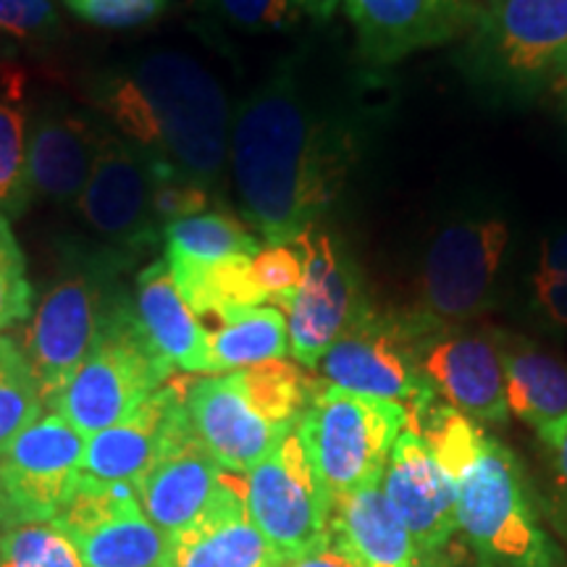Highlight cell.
Returning a JSON list of instances; mask_svg holds the SVG:
<instances>
[{"label": "cell", "mask_w": 567, "mask_h": 567, "mask_svg": "<svg viewBox=\"0 0 567 567\" xmlns=\"http://www.w3.org/2000/svg\"><path fill=\"white\" fill-rule=\"evenodd\" d=\"M350 140L318 118L292 74L260 84L231 124L229 161L247 224L289 245L318 224L342 189Z\"/></svg>", "instance_id": "obj_1"}, {"label": "cell", "mask_w": 567, "mask_h": 567, "mask_svg": "<svg viewBox=\"0 0 567 567\" xmlns=\"http://www.w3.org/2000/svg\"><path fill=\"white\" fill-rule=\"evenodd\" d=\"M408 429L425 439L452 478L460 534L481 565L557 567L526 473L509 446L439 396L410 410Z\"/></svg>", "instance_id": "obj_2"}, {"label": "cell", "mask_w": 567, "mask_h": 567, "mask_svg": "<svg viewBox=\"0 0 567 567\" xmlns=\"http://www.w3.org/2000/svg\"><path fill=\"white\" fill-rule=\"evenodd\" d=\"M132 266L134 260L92 239H63L59 245V264L19 344L38 379L45 410L53 408L87 358L113 310L132 297L124 287Z\"/></svg>", "instance_id": "obj_3"}, {"label": "cell", "mask_w": 567, "mask_h": 567, "mask_svg": "<svg viewBox=\"0 0 567 567\" xmlns=\"http://www.w3.org/2000/svg\"><path fill=\"white\" fill-rule=\"evenodd\" d=\"M316 379L292 360H268L245 371L197 379L187 386V413L210 457L247 476L300 423Z\"/></svg>", "instance_id": "obj_4"}, {"label": "cell", "mask_w": 567, "mask_h": 567, "mask_svg": "<svg viewBox=\"0 0 567 567\" xmlns=\"http://www.w3.org/2000/svg\"><path fill=\"white\" fill-rule=\"evenodd\" d=\"M124 71L145 103V153L203 187H216L229 158L231 118L213 71L184 51H153Z\"/></svg>", "instance_id": "obj_5"}, {"label": "cell", "mask_w": 567, "mask_h": 567, "mask_svg": "<svg viewBox=\"0 0 567 567\" xmlns=\"http://www.w3.org/2000/svg\"><path fill=\"white\" fill-rule=\"evenodd\" d=\"M405 429V405L344 392L323 379H316L297 423L305 452L331 499L381 484L392 446Z\"/></svg>", "instance_id": "obj_6"}, {"label": "cell", "mask_w": 567, "mask_h": 567, "mask_svg": "<svg viewBox=\"0 0 567 567\" xmlns=\"http://www.w3.org/2000/svg\"><path fill=\"white\" fill-rule=\"evenodd\" d=\"M174 368L153 350L134 316L132 297L113 310L95 344L48 413L61 415L82 436H95L130 417L168 384Z\"/></svg>", "instance_id": "obj_7"}, {"label": "cell", "mask_w": 567, "mask_h": 567, "mask_svg": "<svg viewBox=\"0 0 567 567\" xmlns=\"http://www.w3.org/2000/svg\"><path fill=\"white\" fill-rule=\"evenodd\" d=\"M421 318L415 310L384 313L373 305L318 363L326 384L344 392L400 402L410 410L436 400L417 360Z\"/></svg>", "instance_id": "obj_8"}, {"label": "cell", "mask_w": 567, "mask_h": 567, "mask_svg": "<svg viewBox=\"0 0 567 567\" xmlns=\"http://www.w3.org/2000/svg\"><path fill=\"white\" fill-rule=\"evenodd\" d=\"M245 505L255 528L287 565L331 544V494L318 478L297 429L245 476Z\"/></svg>", "instance_id": "obj_9"}, {"label": "cell", "mask_w": 567, "mask_h": 567, "mask_svg": "<svg viewBox=\"0 0 567 567\" xmlns=\"http://www.w3.org/2000/svg\"><path fill=\"white\" fill-rule=\"evenodd\" d=\"M507 245L509 226L502 218H467L444 226L425 250L413 310L444 326L478 318L494 300Z\"/></svg>", "instance_id": "obj_10"}, {"label": "cell", "mask_w": 567, "mask_h": 567, "mask_svg": "<svg viewBox=\"0 0 567 567\" xmlns=\"http://www.w3.org/2000/svg\"><path fill=\"white\" fill-rule=\"evenodd\" d=\"M302 255V284L287 308L289 352L318 368L329 347L371 308L360 271L334 234L310 226L292 243Z\"/></svg>", "instance_id": "obj_11"}, {"label": "cell", "mask_w": 567, "mask_h": 567, "mask_svg": "<svg viewBox=\"0 0 567 567\" xmlns=\"http://www.w3.org/2000/svg\"><path fill=\"white\" fill-rule=\"evenodd\" d=\"M87 436L45 413L0 455V526L53 523L82 478Z\"/></svg>", "instance_id": "obj_12"}, {"label": "cell", "mask_w": 567, "mask_h": 567, "mask_svg": "<svg viewBox=\"0 0 567 567\" xmlns=\"http://www.w3.org/2000/svg\"><path fill=\"white\" fill-rule=\"evenodd\" d=\"M417 318V360L439 400L481 425H505L509 408L502 331L444 326L421 313Z\"/></svg>", "instance_id": "obj_13"}, {"label": "cell", "mask_w": 567, "mask_h": 567, "mask_svg": "<svg viewBox=\"0 0 567 567\" xmlns=\"http://www.w3.org/2000/svg\"><path fill=\"white\" fill-rule=\"evenodd\" d=\"M92 243L137 260L161 243L151 208V155L109 132L87 187L74 203Z\"/></svg>", "instance_id": "obj_14"}, {"label": "cell", "mask_w": 567, "mask_h": 567, "mask_svg": "<svg viewBox=\"0 0 567 567\" xmlns=\"http://www.w3.org/2000/svg\"><path fill=\"white\" fill-rule=\"evenodd\" d=\"M473 55L486 74L534 84L567 66V0H484Z\"/></svg>", "instance_id": "obj_15"}, {"label": "cell", "mask_w": 567, "mask_h": 567, "mask_svg": "<svg viewBox=\"0 0 567 567\" xmlns=\"http://www.w3.org/2000/svg\"><path fill=\"white\" fill-rule=\"evenodd\" d=\"M53 523L80 549L84 567H163L166 536L153 526L130 484L82 476Z\"/></svg>", "instance_id": "obj_16"}, {"label": "cell", "mask_w": 567, "mask_h": 567, "mask_svg": "<svg viewBox=\"0 0 567 567\" xmlns=\"http://www.w3.org/2000/svg\"><path fill=\"white\" fill-rule=\"evenodd\" d=\"M105 122L51 97L30 116L27 182L32 197L69 208L80 200L105 142Z\"/></svg>", "instance_id": "obj_17"}, {"label": "cell", "mask_w": 567, "mask_h": 567, "mask_svg": "<svg viewBox=\"0 0 567 567\" xmlns=\"http://www.w3.org/2000/svg\"><path fill=\"white\" fill-rule=\"evenodd\" d=\"M344 11L360 55L389 66L473 30L481 0H344Z\"/></svg>", "instance_id": "obj_18"}, {"label": "cell", "mask_w": 567, "mask_h": 567, "mask_svg": "<svg viewBox=\"0 0 567 567\" xmlns=\"http://www.w3.org/2000/svg\"><path fill=\"white\" fill-rule=\"evenodd\" d=\"M381 488L413 536L417 559L434 557L460 534L455 486L421 434L405 429L386 460Z\"/></svg>", "instance_id": "obj_19"}, {"label": "cell", "mask_w": 567, "mask_h": 567, "mask_svg": "<svg viewBox=\"0 0 567 567\" xmlns=\"http://www.w3.org/2000/svg\"><path fill=\"white\" fill-rule=\"evenodd\" d=\"M187 386L184 381H168L122 423L90 436L82 476L101 484L137 486L166 446L193 425L187 413Z\"/></svg>", "instance_id": "obj_20"}, {"label": "cell", "mask_w": 567, "mask_h": 567, "mask_svg": "<svg viewBox=\"0 0 567 567\" xmlns=\"http://www.w3.org/2000/svg\"><path fill=\"white\" fill-rule=\"evenodd\" d=\"M245 505V478L224 473L203 513L166 536L163 567H284Z\"/></svg>", "instance_id": "obj_21"}, {"label": "cell", "mask_w": 567, "mask_h": 567, "mask_svg": "<svg viewBox=\"0 0 567 567\" xmlns=\"http://www.w3.org/2000/svg\"><path fill=\"white\" fill-rule=\"evenodd\" d=\"M224 473L189 425L155 460L134 492L153 526L168 536L203 513L221 486Z\"/></svg>", "instance_id": "obj_22"}, {"label": "cell", "mask_w": 567, "mask_h": 567, "mask_svg": "<svg viewBox=\"0 0 567 567\" xmlns=\"http://www.w3.org/2000/svg\"><path fill=\"white\" fill-rule=\"evenodd\" d=\"M134 316L153 350L184 373H208V337L176 289L166 260H153L134 279Z\"/></svg>", "instance_id": "obj_23"}, {"label": "cell", "mask_w": 567, "mask_h": 567, "mask_svg": "<svg viewBox=\"0 0 567 567\" xmlns=\"http://www.w3.org/2000/svg\"><path fill=\"white\" fill-rule=\"evenodd\" d=\"M509 415L557 450L567 431V363L526 339L502 334Z\"/></svg>", "instance_id": "obj_24"}, {"label": "cell", "mask_w": 567, "mask_h": 567, "mask_svg": "<svg viewBox=\"0 0 567 567\" xmlns=\"http://www.w3.org/2000/svg\"><path fill=\"white\" fill-rule=\"evenodd\" d=\"M331 547L358 567H417L413 536L389 507L381 484L334 496Z\"/></svg>", "instance_id": "obj_25"}, {"label": "cell", "mask_w": 567, "mask_h": 567, "mask_svg": "<svg viewBox=\"0 0 567 567\" xmlns=\"http://www.w3.org/2000/svg\"><path fill=\"white\" fill-rule=\"evenodd\" d=\"M208 373H234L289 354L287 313L274 305L239 308L203 323Z\"/></svg>", "instance_id": "obj_26"}, {"label": "cell", "mask_w": 567, "mask_h": 567, "mask_svg": "<svg viewBox=\"0 0 567 567\" xmlns=\"http://www.w3.org/2000/svg\"><path fill=\"white\" fill-rule=\"evenodd\" d=\"M166 245L168 271H195L234 258V255H250L255 258L264 245L239 218L224 210H208L200 216L182 218L163 231Z\"/></svg>", "instance_id": "obj_27"}, {"label": "cell", "mask_w": 567, "mask_h": 567, "mask_svg": "<svg viewBox=\"0 0 567 567\" xmlns=\"http://www.w3.org/2000/svg\"><path fill=\"white\" fill-rule=\"evenodd\" d=\"M24 71L17 63L0 61V213L21 216L32 203L27 182V142H30V109L24 95Z\"/></svg>", "instance_id": "obj_28"}, {"label": "cell", "mask_w": 567, "mask_h": 567, "mask_svg": "<svg viewBox=\"0 0 567 567\" xmlns=\"http://www.w3.org/2000/svg\"><path fill=\"white\" fill-rule=\"evenodd\" d=\"M42 396L30 360L11 337L0 334V455L42 415Z\"/></svg>", "instance_id": "obj_29"}, {"label": "cell", "mask_w": 567, "mask_h": 567, "mask_svg": "<svg viewBox=\"0 0 567 567\" xmlns=\"http://www.w3.org/2000/svg\"><path fill=\"white\" fill-rule=\"evenodd\" d=\"M0 567H84V563L55 523H27L3 530Z\"/></svg>", "instance_id": "obj_30"}, {"label": "cell", "mask_w": 567, "mask_h": 567, "mask_svg": "<svg viewBox=\"0 0 567 567\" xmlns=\"http://www.w3.org/2000/svg\"><path fill=\"white\" fill-rule=\"evenodd\" d=\"M210 189L193 179H187L182 172H176L172 163L153 158L151 155V208L153 221L158 226L161 239L168 226L182 221V218L200 216L208 213Z\"/></svg>", "instance_id": "obj_31"}, {"label": "cell", "mask_w": 567, "mask_h": 567, "mask_svg": "<svg viewBox=\"0 0 567 567\" xmlns=\"http://www.w3.org/2000/svg\"><path fill=\"white\" fill-rule=\"evenodd\" d=\"M34 310L27 258L6 213H0V331L24 323Z\"/></svg>", "instance_id": "obj_32"}, {"label": "cell", "mask_w": 567, "mask_h": 567, "mask_svg": "<svg viewBox=\"0 0 567 567\" xmlns=\"http://www.w3.org/2000/svg\"><path fill=\"white\" fill-rule=\"evenodd\" d=\"M61 30L55 0H0V40L11 45H48Z\"/></svg>", "instance_id": "obj_33"}, {"label": "cell", "mask_w": 567, "mask_h": 567, "mask_svg": "<svg viewBox=\"0 0 567 567\" xmlns=\"http://www.w3.org/2000/svg\"><path fill=\"white\" fill-rule=\"evenodd\" d=\"M252 276L266 305L287 310L302 284V255L292 243L268 245L252 258Z\"/></svg>", "instance_id": "obj_34"}, {"label": "cell", "mask_w": 567, "mask_h": 567, "mask_svg": "<svg viewBox=\"0 0 567 567\" xmlns=\"http://www.w3.org/2000/svg\"><path fill=\"white\" fill-rule=\"evenodd\" d=\"M76 19L103 30H134L153 24L166 13L172 0H61Z\"/></svg>", "instance_id": "obj_35"}, {"label": "cell", "mask_w": 567, "mask_h": 567, "mask_svg": "<svg viewBox=\"0 0 567 567\" xmlns=\"http://www.w3.org/2000/svg\"><path fill=\"white\" fill-rule=\"evenodd\" d=\"M213 9L245 32H284L300 21L295 0H210Z\"/></svg>", "instance_id": "obj_36"}, {"label": "cell", "mask_w": 567, "mask_h": 567, "mask_svg": "<svg viewBox=\"0 0 567 567\" xmlns=\"http://www.w3.org/2000/svg\"><path fill=\"white\" fill-rule=\"evenodd\" d=\"M534 300L551 326L567 331V276H530Z\"/></svg>", "instance_id": "obj_37"}, {"label": "cell", "mask_w": 567, "mask_h": 567, "mask_svg": "<svg viewBox=\"0 0 567 567\" xmlns=\"http://www.w3.org/2000/svg\"><path fill=\"white\" fill-rule=\"evenodd\" d=\"M551 465H555V526L567 542V431L557 450H551Z\"/></svg>", "instance_id": "obj_38"}, {"label": "cell", "mask_w": 567, "mask_h": 567, "mask_svg": "<svg viewBox=\"0 0 567 567\" xmlns=\"http://www.w3.org/2000/svg\"><path fill=\"white\" fill-rule=\"evenodd\" d=\"M534 276H567V231L542 245Z\"/></svg>", "instance_id": "obj_39"}, {"label": "cell", "mask_w": 567, "mask_h": 567, "mask_svg": "<svg viewBox=\"0 0 567 567\" xmlns=\"http://www.w3.org/2000/svg\"><path fill=\"white\" fill-rule=\"evenodd\" d=\"M417 567H481V565L467 544L452 542L450 547L439 551V555L417 559Z\"/></svg>", "instance_id": "obj_40"}, {"label": "cell", "mask_w": 567, "mask_h": 567, "mask_svg": "<svg viewBox=\"0 0 567 567\" xmlns=\"http://www.w3.org/2000/svg\"><path fill=\"white\" fill-rule=\"evenodd\" d=\"M292 567H358V565H354L350 557H344L342 551H339L337 547H331V544H329V547H326V549L300 559V563H295Z\"/></svg>", "instance_id": "obj_41"}, {"label": "cell", "mask_w": 567, "mask_h": 567, "mask_svg": "<svg viewBox=\"0 0 567 567\" xmlns=\"http://www.w3.org/2000/svg\"><path fill=\"white\" fill-rule=\"evenodd\" d=\"M295 3L300 6V11L310 13V17L316 19H329L339 6L337 0H295Z\"/></svg>", "instance_id": "obj_42"}, {"label": "cell", "mask_w": 567, "mask_h": 567, "mask_svg": "<svg viewBox=\"0 0 567 567\" xmlns=\"http://www.w3.org/2000/svg\"><path fill=\"white\" fill-rule=\"evenodd\" d=\"M13 51H17V48L11 45V42H6V40H0V61H9L11 55H13Z\"/></svg>", "instance_id": "obj_43"}, {"label": "cell", "mask_w": 567, "mask_h": 567, "mask_svg": "<svg viewBox=\"0 0 567 567\" xmlns=\"http://www.w3.org/2000/svg\"><path fill=\"white\" fill-rule=\"evenodd\" d=\"M563 76H565V84H567V66H565V71H563Z\"/></svg>", "instance_id": "obj_44"}, {"label": "cell", "mask_w": 567, "mask_h": 567, "mask_svg": "<svg viewBox=\"0 0 567 567\" xmlns=\"http://www.w3.org/2000/svg\"><path fill=\"white\" fill-rule=\"evenodd\" d=\"M478 565H481V563H478ZM481 567H488V565H481Z\"/></svg>", "instance_id": "obj_45"}, {"label": "cell", "mask_w": 567, "mask_h": 567, "mask_svg": "<svg viewBox=\"0 0 567 567\" xmlns=\"http://www.w3.org/2000/svg\"><path fill=\"white\" fill-rule=\"evenodd\" d=\"M337 3H342V0H337Z\"/></svg>", "instance_id": "obj_46"}, {"label": "cell", "mask_w": 567, "mask_h": 567, "mask_svg": "<svg viewBox=\"0 0 567 567\" xmlns=\"http://www.w3.org/2000/svg\"><path fill=\"white\" fill-rule=\"evenodd\" d=\"M481 3H484V0H481Z\"/></svg>", "instance_id": "obj_47"}]
</instances>
